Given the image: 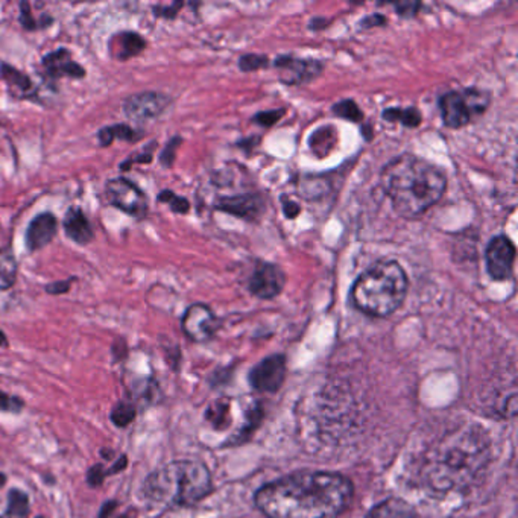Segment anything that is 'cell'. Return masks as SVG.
<instances>
[{"label":"cell","mask_w":518,"mask_h":518,"mask_svg":"<svg viewBox=\"0 0 518 518\" xmlns=\"http://www.w3.org/2000/svg\"><path fill=\"white\" fill-rule=\"evenodd\" d=\"M64 230L72 241L79 245H86L93 239V230L89 219L84 216L79 208H70L67 211L64 219Z\"/></svg>","instance_id":"18"},{"label":"cell","mask_w":518,"mask_h":518,"mask_svg":"<svg viewBox=\"0 0 518 518\" xmlns=\"http://www.w3.org/2000/svg\"><path fill=\"white\" fill-rule=\"evenodd\" d=\"M171 104L169 96L157 91H144L132 95L123 102V112L132 121H149L160 116Z\"/></svg>","instance_id":"13"},{"label":"cell","mask_w":518,"mask_h":518,"mask_svg":"<svg viewBox=\"0 0 518 518\" xmlns=\"http://www.w3.org/2000/svg\"><path fill=\"white\" fill-rule=\"evenodd\" d=\"M114 139H123V140H132L134 139V131L130 128L128 125H114V126H107V128L99 131V140L102 146H108Z\"/></svg>","instance_id":"24"},{"label":"cell","mask_w":518,"mask_h":518,"mask_svg":"<svg viewBox=\"0 0 518 518\" xmlns=\"http://www.w3.org/2000/svg\"><path fill=\"white\" fill-rule=\"evenodd\" d=\"M286 114V109L284 108H278V109H269V112H261V113H257L256 116L252 117V122L257 123V125H261V126H273L274 123H277L280 119H282L283 116Z\"/></svg>","instance_id":"30"},{"label":"cell","mask_w":518,"mask_h":518,"mask_svg":"<svg viewBox=\"0 0 518 518\" xmlns=\"http://www.w3.org/2000/svg\"><path fill=\"white\" fill-rule=\"evenodd\" d=\"M489 93L480 89L452 90L439 98V112L448 128H462L474 122L489 107Z\"/></svg>","instance_id":"6"},{"label":"cell","mask_w":518,"mask_h":518,"mask_svg":"<svg viewBox=\"0 0 518 518\" xmlns=\"http://www.w3.org/2000/svg\"><path fill=\"white\" fill-rule=\"evenodd\" d=\"M43 64L49 75L52 76H70V78H82L84 69L72 61L70 52L66 49H58L55 52L45 56Z\"/></svg>","instance_id":"16"},{"label":"cell","mask_w":518,"mask_h":518,"mask_svg":"<svg viewBox=\"0 0 518 518\" xmlns=\"http://www.w3.org/2000/svg\"><path fill=\"white\" fill-rule=\"evenodd\" d=\"M353 497V482L342 474L298 471L260 487L254 502L268 518H336Z\"/></svg>","instance_id":"1"},{"label":"cell","mask_w":518,"mask_h":518,"mask_svg":"<svg viewBox=\"0 0 518 518\" xmlns=\"http://www.w3.org/2000/svg\"><path fill=\"white\" fill-rule=\"evenodd\" d=\"M269 66V58L265 55L248 54L239 59V67L243 72H256L260 69H266Z\"/></svg>","instance_id":"27"},{"label":"cell","mask_w":518,"mask_h":518,"mask_svg":"<svg viewBox=\"0 0 518 518\" xmlns=\"http://www.w3.org/2000/svg\"><path fill=\"white\" fill-rule=\"evenodd\" d=\"M69 287H70V283H69V282H67V283L59 282V283L49 284V286L46 287V291H47L49 294H55V295H58V294H64V292L69 291Z\"/></svg>","instance_id":"37"},{"label":"cell","mask_w":518,"mask_h":518,"mask_svg":"<svg viewBox=\"0 0 518 518\" xmlns=\"http://www.w3.org/2000/svg\"><path fill=\"white\" fill-rule=\"evenodd\" d=\"M181 6H183V3H175L174 6H169V8H158L157 11H160V13H157V14L166 15V17H174L176 14L178 8H181Z\"/></svg>","instance_id":"38"},{"label":"cell","mask_w":518,"mask_h":518,"mask_svg":"<svg viewBox=\"0 0 518 518\" xmlns=\"http://www.w3.org/2000/svg\"><path fill=\"white\" fill-rule=\"evenodd\" d=\"M409 280L395 260H379L365 269L351 289L354 307L368 317L386 318L400 309Z\"/></svg>","instance_id":"4"},{"label":"cell","mask_w":518,"mask_h":518,"mask_svg":"<svg viewBox=\"0 0 518 518\" xmlns=\"http://www.w3.org/2000/svg\"><path fill=\"white\" fill-rule=\"evenodd\" d=\"M6 345V337L3 335V331L0 330V346H5Z\"/></svg>","instance_id":"42"},{"label":"cell","mask_w":518,"mask_h":518,"mask_svg":"<svg viewBox=\"0 0 518 518\" xmlns=\"http://www.w3.org/2000/svg\"><path fill=\"white\" fill-rule=\"evenodd\" d=\"M381 189L397 215L417 219L444 197L447 178L430 161L402 154L385 165L380 174Z\"/></svg>","instance_id":"3"},{"label":"cell","mask_w":518,"mask_h":518,"mask_svg":"<svg viewBox=\"0 0 518 518\" xmlns=\"http://www.w3.org/2000/svg\"><path fill=\"white\" fill-rule=\"evenodd\" d=\"M17 274V261L11 250L0 251V280H2V287H10L15 282Z\"/></svg>","instance_id":"22"},{"label":"cell","mask_w":518,"mask_h":518,"mask_svg":"<svg viewBox=\"0 0 518 518\" xmlns=\"http://www.w3.org/2000/svg\"><path fill=\"white\" fill-rule=\"evenodd\" d=\"M121 518H137V511H134V509H131V511H128L125 515H122Z\"/></svg>","instance_id":"41"},{"label":"cell","mask_w":518,"mask_h":518,"mask_svg":"<svg viewBox=\"0 0 518 518\" xmlns=\"http://www.w3.org/2000/svg\"><path fill=\"white\" fill-rule=\"evenodd\" d=\"M181 143V139H174L172 142H169L167 146L165 148L163 154H161V163H163L165 166H171L172 161L175 158V151L178 148V144Z\"/></svg>","instance_id":"31"},{"label":"cell","mask_w":518,"mask_h":518,"mask_svg":"<svg viewBox=\"0 0 518 518\" xmlns=\"http://www.w3.org/2000/svg\"><path fill=\"white\" fill-rule=\"evenodd\" d=\"M230 411L231 400H228V398H220V400L215 402L208 407L206 418L216 430H222L230 424Z\"/></svg>","instance_id":"21"},{"label":"cell","mask_w":518,"mask_h":518,"mask_svg":"<svg viewBox=\"0 0 518 518\" xmlns=\"http://www.w3.org/2000/svg\"><path fill=\"white\" fill-rule=\"evenodd\" d=\"M0 518H3V517H0Z\"/></svg>","instance_id":"44"},{"label":"cell","mask_w":518,"mask_h":518,"mask_svg":"<svg viewBox=\"0 0 518 518\" xmlns=\"http://www.w3.org/2000/svg\"><path fill=\"white\" fill-rule=\"evenodd\" d=\"M420 8H421L420 3H397L395 5L397 13L403 17H413L418 13Z\"/></svg>","instance_id":"34"},{"label":"cell","mask_w":518,"mask_h":518,"mask_svg":"<svg viewBox=\"0 0 518 518\" xmlns=\"http://www.w3.org/2000/svg\"><path fill=\"white\" fill-rule=\"evenodd\" d=\"M0 70H2L3 78H5L8 82H10L11 86L19 87V89L23 90V91H26V90L31 89L32 84H31L29 78H28V76L22 75L19 70H15V69H13V67L6 66V64H3V66H2V69H0Z\"/></svg>","instance_id":"29"},{"label":"cell","mask_w":518,"mask_h":518,"mask_svg":"<svg viewBox=\"0 0 518 518\" xmlns=\"http://www.w3.org/2000/svg\"><path fill=\"white\" fill-rule=\"evenodd\" d=\"M213 491V480L199 461H175L152 473L144 482V496L152 502L190 506Z\"/></svg>","instance_id":"5"},{"label":"cell","mask_w":518,"mask_h":518,"mask_svg":"<svg viewBox=\"0 0 518 518\" xmlns=\"http://www.w3.org/2000/svg\"><path fill=\"white\" fill-rule=\"evenodd\" d=\"M287 374L286 358L273 354L263 359L250 372V385L263 394H274L283 386Z\"/></svg>","instance_id":"8"},{"label":"cell","mask_w":518,"mask_h":518,"mask_svg":"<svg viewBox=\"0 0 518 518\" xmlns=\"http://www.w3.org/2000/svg\"><path fill=\"white\" fill-rule=\"evenodd\" d=\"M283 211L289 219H294L295 216H298V213H300V206L296 202H292L289 199L287 201L283 199Z\"/></svg>","instance_id":"35"},{"label":"cell","mask_w":518,"mask_h":518,"mask_svg":"<svg viewBox=\"0 0 518 518\" xmlns=\"http://www.w3.org/2000/svg\"><path fill=\"white\" fill-rule=\"evenodd\" d=\"M125 465H126V456H122L121 459H119V461L114 464L113 470H109V474H116V473H119V471H122V470L125 469Z\"/></svg>","instance_id":"40"},{"label":"cell","mask_w":518,"mask_h":518,"mask_svg":"<svg viewBox=\"0 0 518 518\" xmlns=\"http://www.w3.org/2000/svg\"><path fill=\"white\" fill-rule=\"evenodd\" d=\"M158 201L169 204V206H171V208L175 211V213H188L189 208H190V204H189L188 199L178 197V195H175L171 190L161 192L158 195Z\"/></svg>","instance_id":"28"},{"label":"cell","mask_w":518,"mask_h":518,"mask_svg":"<svg viewBox=\"0 0 518 518\" xmlns=\"http://www.w3.org/2000/svg\"><path fill=\"white\" fill-rule=\"evenodd\" d=\"M105 474L107 473L104 471V469H102L100 465H95L93 469H90V471L87 474V480H89L91 487H98V485H100L102 480H104Z\"/></svg>","instance_id":"32"},{"label":"cell","mask_w":518,"mask_h":518,"mask_svg":"<svg viewBox=\"0 0 518 518\" xmlns=\"http://www.w3.org/2000/svg\"><path fill=\"white\" fill-rule=\"evenodd\" d=\"M491 462V441L479 426H465L447 433L424 456L422 483L430 491H464Z\"/></svg>","instance_id":"2"},{"label":"cell","mask_w":518,"mask_h":518,"mask_svg":"<svg viewBox=\"0 0 518 518\" xmlns=\"http://www.w3.org/2000/svg\"><path fill=\"white\" fill-rule=\"evenodd\" d=\"M8 514L15 518H24L29 515L28 496L19 489H13L8 497Z\"/></svg>","instance_id":"23"},{"label":"cell","mask_w":518,"mask_h":518,"mask_svg":"<svg viewBox=\"0 0 518 518\" xmlns=\"http://www.w3.org/2000/svg\"><path fill=\"white\" fill-rule=\"evenodd\" d=\"M487 271L494 282L511 278L515 261V246L509 237L500 234L492 237L485 251Z\"/></svg>","instance_id":"9"},{"label":"cell","mask_w":518,"mask_h":518,"mask_svg":"<svg viewBox=\"0 0 518 518\" xmlns=\"http://www.w3.org/2000/svg\"><path fill=\"white\" fill-rule=\"evenodd\" d=\"M107 195L114 207L123 210L135 219H143L148 213V199L144 193L125 178H114L107 184Z\"/></svg>","instance_id":"7"},{"label":"cell","mask_w":518,"mask_h":518,"mask_svg":"<svg viewBox=\"0 0 518 518\" xmlns=\"http://www.w3.org/2000/svg\"><path fill=\"white\" fill-rule=\"evenodd\" d=\"M3 480H5V478H3V475H2V474H0V485H2V483H3Z\"/></svg>","instance_id":"43"},{"label":"cell","mask_w":518,"mask_h":518,"mask_svg":"<svg viewBox=\"0 0 518 518\" xmlns=\"http://www.w3.org/2000/svg\"><path fill=\"white\" fill-rule=\"evenodd\" d=\"M22 23L24 28H28V29L33 28V20H32V15L29 11V6L26 3H22Z\"/></svg>","instance_id":"36"},{"label":"cell","mask_w":518,"mask_h":518,"mask_svg":"<svg viewBox=\"0 0 518 518\" xmlns=\"http://www.w3.org/2000/svg\"><path fill=\"white\" fill-rule=\"evenodd\" d=\"M275 69L280 72V79L287 86H301L307 84L324 70V63L315 58H296L291 55L278 56L275 59Z\"/></svg>","instance_id":"10"},{"label":"cell","mask_w":518,"mask_h":518,"mask_svg":"<svg viewBox=\"0 0 518 518\" xmlns=\"http://www.w3.org/2000/svg\"><path fill=\"white\" fill-rule=\"evenodd\" d=\"M22 407V402L17 400V398L8 397L0 390V409L3 411H19Z\"/></svg>","instance_id":"33"},{"label":"cell","mask_w":518,"mask_h":518,"mask_svg":"<svg viewBox=\"0 0 518 518\" xmlns=\"http://www.w3.org/2000/svg\"><path fill=\"white\" fill-rule=\"evenodd\" d=\"M116 506H117L116 502H108L107 505H104V508H102V511L99 514V518H108V515L114 511Z\"/></svg>","instance_id":"39"},{"label":"cell","mask_w":518,"mask_h":518,"mask_svg":"<svg viewBox=\"0 0 518 518\" xmlns=\"http://www.w3.org/2000/svg\"><path fill=\"white\" fill-rule=\"evenodd\" d=\"M381 117L388 122H398L406 128H417L421 123V113L417 108H402V107H390L386 108Z\"/></svg>","instance_id":"20"},{"label":"cell","mask_w":518,"mask_h":518,"mask_svg":"<svg viewBox=\"0 0 518 518\" xmlns=\"http://www.w3.org/2000/svg\"><path fill=\"white\" fill-rule=\"evenodd\" d=\"M135 418V409L132 404L128 403H119L113 412H112V420L117 427H126L132 420Z\"/></svg>","instance_id":"26"},{"label":"cell","mask_w":518,"mask_h":518,"mask_svg":"<svg viewBox=\"0 0 518 518\" xmlns=\"http://www.w3.org/2000/svg\"><path fill=\"white\" fill-rule=\"evenodd\" d=\"M333 113L354 123H360L363 121V114L360 112V108L356 105V102L351 99H344L341 102H337V104H335Z\"/></svg>","instance_id":"25"},{"label":"cell","mask_w":518,"mask_h":518,"mask_svg":"<svg viewBox=\"0 0 518 518\" xmlns=\"http://www.w3.org/2000/svg\"><path fill=\"white\" fill-rule=\"evenodd\" d=\"M144 40L139 36V33L134 32H125V33H119L114 40V50H116V56L119 59H128L134 55H139L142 50L144 49Z\"/></svg>","instance_id":"19"},{"label":"cell","mask_w":518,"mask_h":518,"mask_svg":"<svg viewBox=\"0 0 518 518\" xmlns=\"http://www.w3.org/2000/svg\"><path fill=\"white\" fill-rule=\"evenodd\" d=\"M365 518H422L412 505L402 498H388L380 502L367 514Z\"/></svg>","instance_id":"17"},{"label":"cell","mask_w":518,"mask_h":518,"mask_svg":"<svg viewBox=\"0 0 518 518\" xmlns=\"http://www.w3.org/2000/svg\"><path fill=\"white\" fill-rule=\"evenodd\" d=\"M181 326L185 336L193 342H207L216 335L220 321L208 305L197 303L185 310Z\"/></svg>","instance_id":"11"},{"label":"cell","mask_w":518,"mask_h":518,"mask_svg":"<svg viewBox=\"0 0 518 518\" xmlns=\"http://www.w3.org/2000/svg\"><path fill=\"white\" fill-rule=\"evenodd\" d=\"M216 208L245 220H257L265 211V199L257 193L236 195V197L219 199Z\"/></svg>","instance_id":"14"},{"label":"cell","mask_w":518,"mask_h":518,"mask_svg":"<svg viewBox=\"0 0 518 518\" xmlns=\"http://www.w3.org/2000/svg\"><path fill=\"white\" fill-rule=\"evenodd\" d=\"M56 219L54 215L50 213H43L38 215L36 219L32 220L28 227L26 231V243L29 246V250L36 251L45 248L50 241L54 239L56 234Z\"/></svg>","instance_id":"15"},{"label":"cell","mask_w":518,"mask_h":518,"mask_svg":"<svg viewBox=\"0 0 518 518\" xmlns=\"http://www.w3.org/2000/svg\"><path fill=\"white\" fill-rule=\"evenodd\" d=\"M286 284L284 271L274 263L260 261L254 268L248 282L250 292L260 300H273Z\"/></svg>","instance_id":"12"}]
</instances>
